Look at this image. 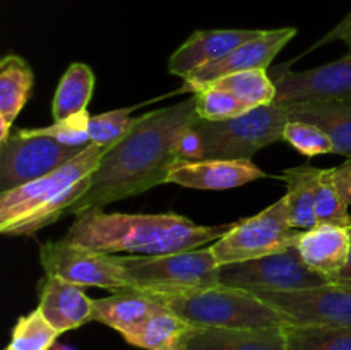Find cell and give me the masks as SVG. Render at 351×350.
I'll return each instance as SVG.
<instances>
[{
  "mask_svg": "<svg viewBox=\"0 0 351 350\" xmlns=\"http://www.w3.org/2000/svg\"><path fill=\"white\" fill-rule=\"evenodd\" d=\"M197 120L195 95L134 119L125 136L103 154L88 191L74 202L69 215L103 209L167 184L170 168L182 161V139Z\"/></svg>",
  "mask_w": 351,
  "mask_h": 350,
  "instance_id": "obj_1",
  "label": "cell"
},
{
  "mask_svg": "<svg viewBox=\"0 0 351 350\" xmlns=\"http://www.w3.org/2000/svg\"><path fill=\"white\" fill-rule=\"evenodd\" d=\"M233 223L219 226L197 225L177 213H106L89 209L75 216L64 237L69 242L105 254L160 256L199 249L225 235Z\"/></svg>",
  "mask_w": 351,
  "mask_h": 350,
  "instance_id": "obj_2",
  "label": "cell"
},
{
  "mask_svg": "<svg viewBox=\"0 0 351 350\" xmlns=\"http://www.w3.org/2000/svg\"><path fill=\"white\" fill-rule=\"evenodd\" d=\"M288 120L287 105L280 102L249 110L243 115L221 122L199 119L182 139V161L211 158L252 160L263 148L283 141Z\"/></svg>",
  "mask_w": 351,
  "mask_h": 350,
  "instance_id": "obj_3",
  "label": "cell"
},
{
  "mask_svg": "<svg viewBox=\"0 0 351 350\" xmlns=\"http://www.w3.org/2000/svg\"><path fill=\"white\" fill-rule=\"evenodd\" d=\"M156 299L197 328L252 329L288 325L276 309L243 288L215 285L184 294L156 295Z\"/></svg>",
  "mask_w": 351,
  "mask_h": 350,
  "instance_id": "obj_4",
  "label": "cell"
},
{
  "mask_svg": "<svg viewBox=\"0 0 351 350\" xmlns=\"http://www.w3.org/2000/svg\"><path fill=\"white\" fill-rule=\"evenodd\" d=\"M137 290L170 295L219 285L218 263L209 246L160 256H117Z\"/></svg>",
  "mask_w": 351,
  "mask_h": 350,
  "instance_id": "obj_5",
  "label": "cell"
},
{
  "mask_svg": "<svg viewBox=\"0 0 351 350\" xmlns=\"http://www.w3.org/2000/svg\"><path fill=\"white\" fill-rule=\"evenodd\" d=\"M298 232L290 225L288 202L283 196L264 211L233 223L225 235L209 244V249L218 266L242 263L290 249L297 242Z\"/></svg>",
  "mask_w": 351,
  "mask_h": 350,
  "instance_id": "obj_6",
  "label": "cell"
},
{
  "mask_svg": "<svg viewBox=\"0 0 351 350\" xmlns=\"http://www.w3.org/2000/svg\"><path fill=\"white\" fill-rule=\"evenodd\" d=\"M45 275L60 277L79 287H99L112 292H139L115 254L98 253L60 239L40 246Z\"/></svg>",
  "mask_w": 351,
  "mask_h": 350,
  "instance_id": "obj_7",
  "label": "cell"
},
{
  "mask_svg": "<svg viewBox=\"0 0 351 350\" xmlns=\"http://www.w3.org/2000/svg\"><path fill=\"white\" fill-rule=\"evenodd\" d=\"M249 292L285 316L288 325L351 328V285L329 281L300 290L250 288Z\"/></svg>",
  "mask_w": 351,
  "mask_h": 350,
  "instance_id": "obj_8",
  "label": "cell"
},
{
  "mask_svg": "<svg viewBox=\"0 0 351 350\" xmlns=\"http://www.w3.org/2000/svg\"><path fill=\"white\" fill-rule=\"evenodd\" d=\"M47 136H34L27 129H14L0 146V189L10 191L51 174L82 153Z\"/></svg>",
  "mask_w": 351,
  "mask_h": 350,
  "instance_id": "obj_9",
  "label": "cell"
},
{
  "mask_svg": "<svg viewBox=\"0 0 351 350\" xmlns=\"http://www.w3.org/2000/svg\"><path fill=\"white\" fill-rule=\"evenodd\" d=\"M106 150H108L106 146L93 143L82 153L51 174L10 191H3L0 194V232L9 229L40 206L57 199L72 184L95 174Z\"/></svg>",
  "mask_w": 351,
  "mask_h": 350,
  "instance_id": "obj_10",
  "label": "cell"
},
{
  "mask_svg": "<svg viewBox=\"0 0 351 350\" xmlns=\"http://www.w3.org/2000/svg\"><path fill=\"white\" fill-rule=\"evenodd\" d=\"M219 285L233 288H266V290H300L329 283L302 259L297 247L242 263L223 264L218 268Z\"/></svg>",
  "mask_w": 351,
  "mask_h": 350,
  "instance_id": "obj_11",
  "label": "cell"
},
{
  "mask_svg": "<svg viewBox=\"0 0 351 350\" xmlns=\"http://www.w3.org/2000/svg\"><path fill=\"white\" fill-rule=\"evenodd\" d=\"M297 34L295 27H280V30H266L261 31L259 36L252 38L247 43L240 45L239 48L228 54L219 60L211 62L208 65H202L201 69L192 72L191 75L184 79V88L182 91L197 93L211 84L213 81L225 75L235 74V72L250 71V69H264L269 67L281 48Z\"/></svg>",
  "mask_w": 351,
  "mask_h": 350,
  "instance_id": "obj_12",
  "label": "cell"
},
{
  "mask_svg": "<svg viewBox=\"0 0 351 350\" xmlns=\"http://www.w3.org/2000/svg\"><path fill=\"white\" fill-rule=\"evenodd\" d=\"M276 102L351 103V51L339 60L308 71H287L276 79Z\"/></svg>",
  "mask_w": 351,
  "mask_h": 350,
  "instance_id": "obj_13",
  "label": "cell"
},
{
  "mask_svg": "<svg viewBox=\"0 0 351 350\" xmlns=\"http://www.w3.org/2000/svg\"><path fill=\"white\" fill-rule=\"evenodd\" d=\"M264 177H267L266 172L250 160L211 158L177 161L168 172L167 184H178L199 191H226Z\"/></svg>",
  "mask_w": 351,
  "mask_h": 350,
  "instance_id": "obj_14",
  "label": "cell"
},
{
  "mask_svg": "<svg viewBox=\"0 0 351 350\" xmlns=\"http://www.w3.org/2000/svg\"><path fill=\"white\" fill-rule=\"evenodd\" d=\"M261 30H208L195 31L171 54L168 72L185 79L192 72L232 54L240 45L259 36Z\"/></svg>",
  "mask_w": 351,
  "mask_h": 350,
  "instance_id": "obj_15",
  "label": "cell"
},
{
  "mask_svg": "<svg viewBox=\"0 0 351 350\" xmlns=\"http://www.w3.org/2000/svg\"><path fill=\"white\" fill-rule=\"evenodd\" d=\"M38 309L60 335L93 321V299L82 287L53 275H45L40 281Z\"/></svg>",
  "mask_w": 351,
  "mask_h": 350,
  "instance_id": "obj_16",
  "label": "cell"
},
{
  "mask_svg": "<svg viewBox=\"0 0 351 350\" xmlns=\"http://www.w3.org/2000/svg\"><path fill=\"white\" fill-rule=\"evenodd\" d=\"M295 247L308 268L331 281L348 259L351 226L319 223L308 230H300Z\"/></svg>",
  "mask_w": 351,
  "mask_h": 350,
  "instance_id": "obj_17",
  "label": "cell"
},
{
  "mask_svg": "<svg viewBox=\"0 0 351 350\" xmlns=\"http://www.w3.org/2000/svg\"><path fill=\"white\" fill-rule=\"evenodd\" d=\"M161 307L165 305L153 294L115 292L108 297L93 299V321L110 326L125 340Z\"/></svg>",
  "mask_w": 351,
  "mask_h": 350,
  "instance_id": "obj_18",
  "label": "cell"
},
{
  "mask_svg": "<svg viewBox=\"0 0 351 350\" xmlns=\"http://www.w3.org/2000/svg\"><path fill=\"white\" fill-rule=\"evenodd\" d=\"M185 350H288L285 326L252 329L199 328Z\"/></svg>",
  "mask_w": 351,
  "mask_h": 350,
  "instance_id": "obj_19",
  "label": "cell"
},
{
  "mask_svg": "<svg viewBox=\"0 0 351 350\" xmlns=\"http://www.w3.org/2000/svg\"><path fill=\"white\" fill-rule=\"evenodd\" d=\"M34 74L23 57L7 54L0 62V143L12 132L14 120L26 106L33 89Z\"/></svg>",
  "mask_w": 351,
  "mask_h": 350,
  "instance_id": "obj_20",
  "label": "cell"
},
{
  "mask_svg": "<svg viewBox=\"0 0 351 350\" xmlns=\"http://www.w3.org/2000/svg\"><path fill=\"white\" fill-rule=\"evenodd\" d=\"M285 105L290 120H304L321 127L332 141L335 153L351 158V103L297 102Z\"/></svg>",
  "mask_w": 351,
  "mask_h": 350,
  "instance_id": "obj_21",
  "label": "cell"
},
{
  "mask_svg": "<svg viewBox=\"0 0 351 350\" xmlns=\"http://www.w3.org/2000/svg\"><path fill=\"white\" fill-rule=\"evenodd\" d=\"M197 329L170 309L161 307L125 342L144 350H185Z\"/></svg>",
  "mask_w": 351,
  "mask_h": 350,
  "instance_id": "obj_22",
  "label": "cell"
},
{
  "mask_svg": "<svg viewBox=\"0 0 351 350\" xmlns=\"http://www.w3.org/2000/svg\"><path fill=\"white\" fill-rule=\"evenodd\" d=\"M95 89V74L81 62H74L62 75L51 102V117L55 122L65 120L75 113L86 112Z\"/></svg>",
  "mask_w": 351,
  "mask_h": 350,
  "instance_id": "obj_23",
  "label": "cell"
},
{
  "mask_svg": "<svg viewBox=\"0 0 351 350\" xmlns=\"http://www.w3.org/2000/svg\"><path fill=\"white\" fill-rule=\"evenodd\" d=\"M312 172L314 167L311 165H300L278 175V178L287 182L288 191L285 198L288 202V220L295 230H308L317 225Z\"/></svg>",
  "mask_w": 351,
  "mask_h": 350,
  "instance_id": "obj_24",
  "label": "cell"
},
{
  "mask_svg": "<svg viewBox=\"0 0 351 350\" xmlns=\"http://www.w3.org/2000/svg\"><path fill=\"white\" fill-rule=\"evenodd\" d=\"M206 88H221L232 93L233 96L245 103L250 110L259 106L271 105L276 102V82L267 75L264 69H250V71L235 72V74L225 75Z\"/></svg>",
  "mask_w": 351,
  "mask_h": 350,
  "instance_id": "obj_25",
  "label": "cell"
},
{
  "mask_svg": "<svg viewBox=\"0 0 351 350\" xmlns=\"http://www.w3.org/2000/svg\"><path fill=\"white\" fill-rule=\"evenodd\" d=\"M285 335L288 350H351V328L287 325Z\"/></svg>",
  "mask_w": 351,
  "mask_h": 350,
  "instance_id": "obj_26",
  "label": "cell"
},
{
  "mask_svg": "<svg viewBox=\"0 0 351 350\" xmlns=\"http://www.w3.org/2000/svg\"><path fill=\"white\" fill-rule=\"evenodd\" d=\"M312 187L315 199V218L319 223H331V225L351 226V215L348 205L343 201L338 187H336L332 168L322 170L315 168L312 172Z\"/></svg>",
  "mask_w": 351,
  "mask_h": 350,
  "instance_id": "obj_27",
  "label": "cell"
},
{
  "mask_svg": "<svg viewBox=\"0 0 351 350\" xmlns=\"http://www.w3.org/2000/svg\"><path fill=\"white\" fill-rule=\"evenodd\" d=\"M60 333L45 319L40 309L17 319L10 335V345L19 350H51Z\"/></svg>",
  "mask_w": 351,
  "mask_h": 350,
  "instance_id": "obj_28",
  "label": "cell"
},
{
  "mask_svg": "<svg viewBox=\"0 0 351 350\" xmlns=\"http://www.w3.org/2000/svg\"><path fill=\"white\" fill-rule=\"evenodd\" d=\"M195 95V108L201 120L221 122L235 119L249 112V106L240 102L237 96L221 88H204Z\"/></svg>",
  "mask_w": 351,
  "mask_h": 350,
  "instance_id": "obj_29",
  "label": "cell"
},
{
  "mask_svg": "<svg viewBox=\"0 0 351 350\" xmlns=\"http://www.w3.org/2000/svg\"><path fill=\"white\" fill-rule=\"evenodd\" d=\"M283 141L305 156L335 153V146L328 134L321 127L304 120H288L283 130Z\"/></svg>",
  "mask_w": 351,
  "mask_h": 350,
  "instance_id": "obj_30",
  "label": "cell"
},
{
  "mask_svg": "<svg viewBox=\"0 0 351 350\" xmlns=\"http://www.w3.org/2000/svg\"><path fill=\"white\" fill-rule=\"evenodd\" d=\"M134 108L136 106L112 110V112L89 117L88 129L91 143L106 148L119 143L125 136L127 130L130 129V126H132L134 119H130V113H132Z\"/></svg>",
  "mask_w": 351,
  "mask_h": 350,
  "instance_id": "obj_31",
  "label": "cell"
},
{
  "mask_svg": "<svg viewBox=\"0 0 351 350\" xmlns=\"http://www.w3.org/2000/svg\"><path fill=\"white\" fill-rule=\"evenodd\" d=\"M89 113L81 112L75 115L69 117L65 120H58L48 127H40V129H27L34 136H47L58 143L65 144L71 148H81L86 150L91 143L89 139Z\"/></svg>",
  "mask_w": 351,
  "mask_h": 350,
  "instance_id": "obj_32",
  "label": "cell"
},
{
  "mask_svg": "<svg viewBox=\"0 0 351 350\" xmlns=\"http://www.w3.org/2000/svg\"><path fill=\"white\" fill-rule=\"evenodd\" d=\"M332 175H335L336 187H338L343 201L351 206V158L346 163L332 168Z\"/></svg>",
  "mask_w": 351,
  "mask_h": 350,
  "instance_id": "obj_33",
  "label": "cell"
},
{
  "mask_svg": "<svg viewBox=\"0 0 351 350\" xmlns=\"http://www.w3.org/2000/svg\"><path fill=\"white\" fill-rule=\"evenodd\" d=\"M335 40L345 41V43L348 45V50L351 51V26L350 27H338V26H336L335 30H332L331 33L326 34V36L322 38V40L319 41L317 45H315V47H321V45L329 43V41H335Z\"/></svg>",
  "mask_w": 351,
  "mask_h": 350,
  "instance_id": "obj_34",
  "label": "cell"
},
{
  "mask_svg": "<svg viewBox=\"0 0 351 350\" xmlns=\"http://www.w3.org/2000/svg\"><path fill=\"white\" fill-rule=\"evenodd\" d=\"M331 281L335 283H343V285H351V247H350V253H348V259H346L345 266L339 270V273L332 278Z\"/></svg>",
  "mask_w": 351,
  "mask_h": 350,
  "instance_id": "obj_35",
  "label": "cell"
},
{
  "mask_svg": "<svg viewBox=\"0 0 351 350\" xmlns=\"http://www.w3.org/2000/svg\"><path fill=\"white\" fill-rule=\"evenodd\" d=\"M51 350H72V349H71V347H67V345H55Z\"/></svg>",
  "mask_w": 351,
  "mask_h": 350,
  "instance_id": "obj_36",
  "label": "cell"
},
{
  "mask_svg": "<svg viewBox=\"0 0 351 350\" xmlns=\"http://www.w3.org/2000/svg\"><path fill=\"white\" fill-rule=\"evenodd\" d=\"M5 350H19V349H16V347H14V345H9Z\"/></svg>",
  "mask_w": 351,
  "mask_h": 350,
  "instance_id": "obj_37",
  "label": "cell"
}]
</instances>
